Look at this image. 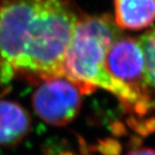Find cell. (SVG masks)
Listing matches in <instances>:
<instances>
[{
	"label": "cell",
	"instance_id": "cell-10",
	"mask_svg": "<svg viewBox=\"0 0 155 155\" xmlns=\"http://www.w3.org/2000/svg\"><path fill=\"white\" fill-rule=\"evenodd\" d=\"M127 155H155V150L150 148H144L132 150Z\"/></svg>",
	"mask_w": 155,
	"mask_h": 155
},
{
	"label": "cell",
	"instance_id": "cell-5",
	"mask_svg": "<svg viewBox=\"0 0 155 155\" xmlns=\"http://www.w3.org/2000/svg\"><path fill=\"white\" fill-rule=\"evenodd\" d=\"M28 111L20 104L0 100V146L13 147L23 141L31 131Z\"/></svg>",
	"mask_w": 155,
	"mask_h": 155
},
{
	"label": "cell",
	"instance_id": "cell-1",
	"mask_svg": "<svg viewBox=\"0 0 155 155\" xmlns=\"http://www.w3.org/2000/svg\"><path fill=\"white\" fill-rule=\"evenodd\" d=\"M109 14L90 16L83 13L74 27L63 64V76L78 85L82 94L98 87L113 94L127 112L146 115L155 107L153 99L144 98L109 76L105 59L109 47L121 37Z\"/></svg>",
	"mask_w": 155,
	"mask_h": 155
},
{
	"label": "cell",
	"instance_id": "cell-4",
	"mask_svg": "<svg viewBox=\"0 0 155 155\" xmlns=\"http://www.w3.org/2000/svg\"><path fill=\"white\" fill-rule=\"evenodd\" d=\"M105 68L110 77L141 97L153 99L147 82L143 51L137 39L120 37L107 52Z\"/></svg>",
	"mask_w": 155,
	"mask_h": 155
},
{
	"label": "cell",
	"instance_id": "cell-9",
	"mask_svg": "<svg viewBox=\"0 0 155 155\" xmlns=\"http://www.w3.org/2000/svg\"><path fill=\"white\" fill-rule=\"evenodd\" d=\"M110 131L115 137H120L126 134V129L124 125V124L120 123V121H115L111 125H110Z\"/></svg>",
	"mask_w": 155,
	"mask_h": 155
},
{
	"label": "cell",
	"instance_id": "cell-7",
	"mask_svg": "<svg viewBox=\"0 0 155 155\" xmlns=\"http://www.w3.org/2000/svg\"><path fill=\"white\" fill-rule=\"evenodd\" d=\"M145 60L147 82L151 94L155 93V27L149 30L138 39Z\"/></svg>",
	"mask_w": 155,
	"mask_h": 155
},
{
	"label": "cell",
	"instance_id": "cell-6",
	"mask_svg": "<svg viewBox=\"0 0 155 155\" xmlns=\"http://www.w3.org/2000/svg\"><path fill=\"white\" fill-rule=\"evenodd\" d=\"M114 12L119 28L139 31L155 21V0H114Z\"/></svg>",
	"mask_w": 155,
	"mask_h": 155
},
{
	"label": "cell",
	"instance_id": "cell-3",
	"mask_svg": "<svg viewBox=\"0 0 155 155\" xmlns=\"http://www.w3.org/2000/svg\"><path fill=\"white\" fill-rule=\"evenodd\" d=\"M81 92L64 76L49 78L38 83L32 95V105L46 124L64 126L77 117L81 107Z\"/></svg>",
	"mask_w": 155,
	"mask_h": 155
},
{
	"label": "cell",
	"instance_id": "cell-8",
	"mask_svg": "<svg viewBox=\"0 0 155 155\" xmlns=\"http://www.w3.org/2000/svg\"><path fill=\"white\" fill-rule=\"evenodd\" d=\"M98 150L103 155H120L121 152V145L116 139L106 138L99 141Z\"/></svg>",
	"mask_w": 155,
	"mask_h": 155
},
{
	"label": "cell",
	"instance_id": "cell-11",
	"mask_svg": "<svg viewBox=\"0 0 155 155\" xmlns=\"http://www.w3.org/2000/svg\"><path fill=\"white\" fill-rule=\"evenodd\" d=\"M61 155H76V154H74L73 152H69V151H68V152H63Z\"/></svg>",
	"mask_w": 155,
	"mask_h": 155
},
{
	"label": "cell",
	"instance_id": "cell-2",
	"mask_svg": "<svg viewBox=\"0 0 155 155\" xmlns=\"http://www.w3.org/2000/svg\"><path fill=\"white\" fill-rule=\"evenodd\" d=\"M42 0H0V81L15 79L39 29Z\"/></svg>",
	"mask_w": 155,
	"mask_h": 155
}]
</instances>
